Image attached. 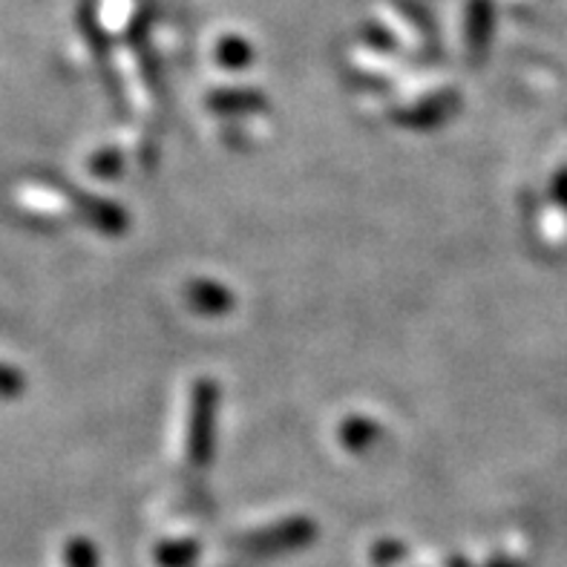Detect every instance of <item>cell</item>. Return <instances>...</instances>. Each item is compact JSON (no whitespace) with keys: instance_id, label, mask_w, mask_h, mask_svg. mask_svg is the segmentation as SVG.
Returning a JSON list of instances; mask_svg holds the SVG:
<instances>
[{"instance_id":"1","label":"cell","mask_w":567,"mask_h":567,"mask_svg":"<svg viewBox=\"0 0 567 567\" xmlns=\"http://www.w3.org/2000/svg\"><path fill=\"white\" fill-rule=\"evenodd\" d=\"M23 392V374L14 372L12 367L0 363V398H18Z\"/></svg>"}]
</instances>
